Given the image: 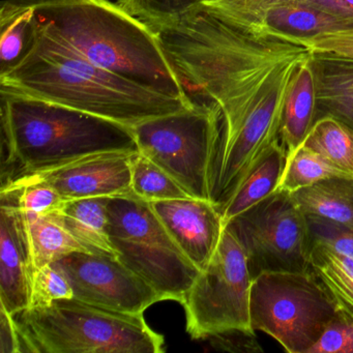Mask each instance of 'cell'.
Here are the masks:
<instances>
[{
	"label": "cell",
	"instance_id": "d6986e66",
	"mask_svg": "<svg viewBox=\"0 0 353 353\" xmlns=\"http://www.w3.org/2000/svg\"><path fill=\"white\" fill-rule=\"evenodd\" d=\"M291 196L305 216L353 227V175H336Z\"/></svg>",
	"mask_w": 353,
	"mask_h": 353
},
{
	"label": "cell",
	"instance_id": "7c38bea8",
	"mask_svg": "<svg viewBox=\"0 0 353 353\" xmlns=\"http://www.w3.org/2000/svg\"><path fill=\"white\" fill-rule=\"evenodd\" d=\"M0 305L11 315L30 305L34 268L26 216L13 192H0Z\"/></svg>",
	"mask_w": 353,
	"mask_h": 353
},
{
	"label": "cell",
	"instance_id": "f1b7e54d",
	"mask_svg": "<svg viewBox=\"0 0 353 353\" xmlns=\"http://www.w3.org/2000/svg\"><path fill=\"white\" fill-rule=\"evenodd\" d=\"M1 191L13 192L18 208L26 214L46 216L65 201L57 190L46 183L11 185L1 188Z\"/></svg>",
	"mask_w": 353,
	"mask_h": 353
},
{
	"label": "cell",
	"instance_id": "6da1fadb",
	"mask_svg": "<svg viewBox=\"0 0 353 353\" xmlns=\"http://www.w3.org/2000/svg\"><path fill=\"white\" fill-rule=\"evenodd\" d=\"M0 92L63 105L131 128L193 105L94 65L34 22L28 52L15 67L0 74Z\"/></svg>",
	"mask_w": 353,
	"mask_h": 353
},
{
	"label": "cell",
	"instance_id": "4fadbf2b",
	"mask_svg": "<svg viewBox=\"0 0 353 353\" xmlns=\"http://www.w3.org/2000/svg\"><path fill=\"white\" fill-rule=\"evenodd\" d=\"M179 249L199 270L218 249L225 229L220 208L210 200L177 198L150 202Z\"/></svg>",
	"mask_w": 353,
	"mask_h": 353
},
{
	"label": "cell",
	"instance_id": "4dcf8cb0",
	"mask_svg": "<svg viewBox=\"0 0 353 353\" xmlns=\"http://www.w3.org/2000/svg\"><path fill=\"white\" fill-rule=\"evenodd\" d=\"M307 353H353V315L341 310Z\"/></svg>",
	"mask_w": 353,
	"mask_h": 353
},
{
	"label": "cell",
	"instance_id": "30bf717a",
	"mask_svg": "<svg viewBox=\"0 0 353 353\" xmlns=\"http://www.w3.org/2000/svg\"><path fill=\"white\" fill-rule=\"evenodd\" d=\"M67 274L74 299L102 309L143 315L163 301L160 293L114 256L73 253L57 261Z\"/></svg>",
	"mask_w": 353,
	"mask_h": 353
},
{
	"label": "cell",
	"instance_id": "9c48e42d",
	"mask_svg": "<svg viewBox=\"0 0 353 353\" xmlns=\"http://www.w3.org/2000/svg\"><path fill=\"white\" fill-rule=\"evenodd\" d=\"M225 226L245 251L252 278L266 272L311 270L309 223L291 194L276 191Z\"/></svg>",
	"mask_w": 353,
	"mask_h": 353
},
{
	"label": "cell",
	"instance_id": "e575fe53",
	"mask_svg": "<svg viewBox=\"0 0 353 353\" xmlns=\"http://www.w3.org/2000/svg\"><path fill=\"white\" fill-rule=\"evenodd\" d=\"M318 9L353 19V0H303Z\"/></svg>",
	"mask_w": 353,
	"mask_h": 353
},
{
	"label": "cell",
	"instance_id": "484cf974",
	"mask_svg": "<svg viewBox=\"0 0 353 353\" xmlns=\"http://www.w3.org/2000/svg\"><path fill=\"white\" fill-rule=\"evenodd\" d=\"M285 0H201L206 11L225 23L257 37L268 11Z\"/></svg>",
	"mask_w": 353,
	"mask_h": 353
},
{
	"label": "cell",
	"instance_id": "8992f818",
	"mask_svg": "<svg viewBox=\"0 0 353 353\" xmlns=\"http://www.w3.org/2000/svg\"><path fill=\"white\" fill-rule=\"evenodd\" d=\"M340 311L312 270L261 272L252 282V328L289 353L309 352Z\"/></svg>",
	"mask_w": 353,
	"mask_h": 353
},
{
	"label": "cell",
	"instance_id": "e0dca14e",
	"mask_svg": "<svg viewBox=\"0 0 353 353\" xmlns=\"http://www.w3.org/2000/svg\"><path fill=\"white\" fill-rule=\"evenodd\" d=\"M109 197L65 200L48 216L92 253L117 257L111 245L107 225Z\"/></svg>",
	"mask_w": 353,
	"mask_h": 353
},
{
	"label": "cell",
	"instance_id": "5bb4252c",
	"mask_svg": "<svg viewBox=\"0 0 353 353\" xmlns=\"http://www.w3.org/2000/svg\"><path fill=\"white\" fill-rule=\"evenodd\" d=\"M352 30L353 19L318 9L303 0H285L266 14L258 38L278 39L301 46L317 37Z\"/></svg>",
	"mask_w": 353,
	"mask_h": 353
},
{
	"label": "cell",
	"instance_id": "277c9868",
	"mask_svg": "<svg viewBox=\"0 0 353 353\" xmlns=\"http://www.w3.org/2000/svg\"><path fill=\"white\" fill-rule=\"evenodd\" d=\"M15 319L22 352H164V338L148 325L143 315L109 311L74 297L28 307Z\"/></svg>",
	"mask_w": 353,
	"mask_h": 353
},
{
	"label": "cell",
	"instance_id": "4316f807",
	"mask_svg": "<svg viewBox=\"0 0 353 353\" xmlns=\"http://www.w3.org/2000/svg\"><path fill=\"white\" fill-rule=\"evenodd\" d=\"M117 3L148 26H156L179 19L196 9L201 0H117Z\"/></svg>",
	"mask_w": 353,
	"mask_h": 353
},
{
	"label": "cell",
	"instance_id": "1f68e13d",
	"mask_svg": "<svg viewBox=\"0 0 353 353\" xmlns=\"http://www.w3.org/2000/svg\"><path fill=\"white\" fill-rule=\"evenodd\" d=\"M313 53H330L353 59V30L324 34L301 43Z\"/></svg>",
	"mask_w": 353,
	"mask_h": 353
},
{
	"label": "cell",
	"instance_id": "f546056e",
	"mask_svg": "<svg viewBox=\"0 0 353 353\" xmlns=\"http://www.w3.org/2000/svg\"><path fill=\"white\" fill-rule=\"evenodd\" d=\"M312 243H321L342 255L353 258V227L307 216Z\"/></svg>",
	"mask_w": 353,
	"mask_h": 353
},
{
	"label": "cell",
	"instance_id": "52a82bcc",
	"mask_svg": "<svg viewBox=\"0 0 353 353\" xmlns=\"http://www.w3.org/2000/svg\"><path fill=\"white\" fill-rule=\"evenodd\" d=\"M214 103L191 107L134 125L138 150L170 175L191 197L210 200L208 169L220 125Z\"/></svg>",
	"mask_w": 353,
	"mask_h": 353
},
{
	"label": "cell",
	"instance_id": "ac0fdd59",
	"mask_svg": "<svg viewBox=\"0 0 353 353\" xmlns=\"http://www.w3.org/2000/svg\"><path fill=\"white\" fill-rule=\"evenodd\" d=\"M287 159L288 154L281 140L270 146L245 175L239 189L221 210L225 224L278 190Z\"/></svg>",
	"mask_w": 353,
	"mask_h": 353
},
{
	"label": "cell",
	"instance_id": "7402d4cb",
	"mask_svg": "<svg viewBox=\"0 0 353 353\" xmlns=\"http://www.w3.org/2000/svg\"><path fill=\"white\" fill-rule=\"evenodd\" d=\"M311 270L342 311L353 315V258L313 243Z\"/></svg>",
	"mask_w": 353,
	"mask_h": 353
},
{
	"label": "cell",
	"instance_id": "2e32d148",
	"mask_svg": "<svg viewBox=\"0 0 353 353\" xmlns=\"http://www.w3.org/2000/svg\"><path fill=\"white\" fill-rule=\"evenodd\" d=\"M311 57L312 53L297 65L285 99L280 140L288 154L303 143L317 115L315 77Z\"/></svg>",
	"mask_w": 353,
	"mask_h": 353
},
{
	"label": "cell",
	"instance_id": "ffe728a7",
	"mask_svg": "<svg viewBox=\"0 0 353 353\" xmlns=\"http://www.w3.org/2000/svg\"><path fill=\"white\" fill-rule=\"evenodd\" d=\"M303 144L334 168L353 175V129L340 119L317 117Z\"/></svg>",
	"mask_w": 353,
	"mask_h": 353
},
{
	"label": "cell",
	"instance_id": "83f0119b",
	"mask_svg": "<svg viewBox=\"0 0 353 353\" xmlns=\"http://www.w3.org/2000/svg\"><path fill=\"white\" fill-rule=\"evenodd\" d=\"M73 297L71 283L57 262L37 268L32 279L30 307H48L57 299Z\"/></svg>",
	"mask_w": 353,
	"mask_h": 353
},
{
	"label": "cell",
	"instance_id": "836d02e7",
	"mask_svg": "<svg viewBox=\"0 0 353 353\" xmlns=\"http://www.w3.org/2000/svg\"><path fill=\"white\" fill-rule=\"evenodd\" d=\"M20 352H22L21 338L15 316L0 305V353Z\"/></svg>",
	"mask_w": 353,
	"mask_h": 353
},
{
	"label": "cell",
	"instance_id": "d4e9b609",
	"mask_svg": "<svg viewBox=\"0 0 353 353\" xmlns=\"http://www.w3.org/2000/svg\"><path fill=\"white\" fill-rule=\"evenodd\" d=\"M346 173L328 164L321 156L305 144L288 154L286 167L276 191L291 194L311 187L323 179Z\"/></svg>",
	"mask_w": 353,
	"mask_h": 353
},
{
	"label": "cell",
	"instance_id": "ba28073f",
	"mask_svg": "<svg viewBox=\"0 0 353 353\" xmlns=\"http://www.w3.org/2000/svg\"><path fill=\"white\" fill-rule=\"evenodd\" d=\"M252 282L245 251L225 226L216 253L181 299L188 334L195 340L231 332L255 334L250 317Z\"/></svg>",
	"mask_w": 353,
	"mask_h": 353
},
{
	"label": "cell",
	"instance_id": "9a60e30c",
	"mask_svg": "<svg viewBox=\"0 0 353 353\" xmlns=\"http://www.w3.org/2000/svg\"><path fill=\"white\" fill-rule=\"evenodd\" d=\"M317 115H330L353 129V59L313 53Z\"/></svg>",
	"mask_w": 353,
	"mask_h": 353
},
{
	"label": "cell",
	"instance_id": "d6a6232c",
	"mask_svg": "<svg viewBox=\"0 0 353 353\" xmlns=\"http://www.w3.org/2000/svg\"><path fill=\"white\" fill-rule=\"evenodd\" d=\"M212 344L219 349L232 352H262V348L255 339V334L245 332H231L210 338Z\"/></svg>",
	"mask_w": 353,
	"mask_h": 353
},
{
	"label": "cell",
	"instance_id": "44dd1931",
	"mask_svg": "<svg viewBox=\"0 0 353 353\" xmlns=\"http://www.w3.org/2000/svg\"><path fill=\"white\" fill-rule=\"evenodd\" d=\"M26 216L36 270L73 253H92L48 214Z\"/></svg>",
	"mask_w": 353,
	"mask_h": 353
},
{
	"label": "cell",
	"instance_id": "8fae6325",
	"mask_svg": "<svg viewBox=\"0 0 353 353\" xmlns=\"http://www.w3.org/2000/svg\"><path fill=\"white\" fill-rule=\"evenodd\" d=\"M134 154L110 152L90 154L55 168L19 177L1 188L46 183L65 200L125 195L132 193L131 160Z\"/></svg>",
	"mask_w": 353,
	"mask_h": 353
},
{
	"label": "cell",
	"instance_id": "cb8c5ba5",
	"mask_svg": "<svg viewBox=\"0 0 353 353\" xmlns=\"http://www.w3.org/2000/svg\"><path fill=\"white\" fill-rule=\"evenodd\" d=\"M131 189L134 195L148 202L191 197L170 175L139 152L132 157Z\"/></svg>",
	"mask_w": 353,
	"mask_h": 353
},
{
	"label": "cell",
	"instance_id": "603a6c76",
	"mask_svg": "<svg viewBox=\"0 0 353 353\" xmlns=\"http://www.w3.org/2000/svg\"><path fill=\"white\" fill-rule=\"evenodd\" d=\"M32 37V12L5 0L0 8V74L9 71L23 59Z\"/></svg>",
	"mask_w": 353,
	"mask_h": 353
},
{
	"label": "cell",
	"instance_id": "5b68a950",
	"mask_svg": "<svg viewBox=\"0 0 353 353\" xmlns=\"http://www.w3.org/2000/svg\"><path fill=\"white\" fill-rule=\"evenodd\" d=\"M107 216L117 258L152 285L163 301L181 303L200 270L179 249L150 202L133 193L109 197Z\"/></svg>",
	"mask_w": 353,
	"mask_h": 353
},
{
	"label": "cell",
	"instance_id": "7a4b0ae2",
	"mask_svg": "<svg viewBox=\"0 0 353 353\" xmlns=\"http://www.w3.org/2000/svg\"><path fill=\"white\" fill-rule=\"evenodd\" d=\"M37 26L102 69L159 94L191 101L157 32L110 0H10Z\"/></svg>",
	"mask_w": 353,
	"mask_h": 353
},
{
	"label": "cell",
	"instance_id": "3957f363",
	"mask_svg": "<svg viewBox=\"0 0 353 353\" xmlns=\"http://www.w3.org/2000/svg\"><path fill=\"white\" fill-rule=\"evenodd\" d=\"M1 94V185L101 152H137L133 129L63 105Z\"/></svg>",
	"mask_w": 353,
	"mask_h": 353
}]
</instances>
